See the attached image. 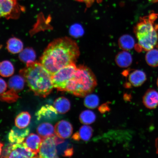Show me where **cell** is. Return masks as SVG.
Returning a JSON list of instances; mask_svg holds the SVG:
<instances>
[{"label":"cell","mask_w":158,"mask_h":158,"mask_svg":"<svg viewBox=\"0 0 158 158\" xmlns=\"http://www.w3.org/2000/svg\"><path fill=\"white\" fill-rule=\"evenodd\" d=\"M144 106L149 109H154L158 106V92L154 89H148L143 98Z\"/></svg>","instance_id":"13"},{"label":"cell","mask_w":158,"mask_h":158,"mask_svg":"<svg viewBox=\"0 0 158 158\" xmlns=\"http://www.w3.org/2000/svg\"><path fill=\"white\" fill-rule=\"evenodd\" d=\"M85 106L89 108L95 109L99 103V99L96 94H90L87 96L84 102Z\"/></svg>","instance_id":"27"},{"label":"cell","mask_w":158,"mask_h":158,"mask_svg":"<svg viewBox=\"0 0 158 158\" xmlns=\"http://www.w3.org/2000/svg\"><path fill=\"white\" fill-rule=\"evenodd\" d=\"M109 110V108L108 106L106 104H105L102 105V106H100L99 110L102 113H104L106 111H108Z\"/></svg>","instance_id":"32"},{"label":"cell","mask_w":158,"mask_h":158,"mask_svg":"<svg viewBox=\"0 0 158 158\" xmlns=\"http://www.w3.org/2000/svg\"><path fill=\"white\" fill-rule=\"evenodd\" d=\"M30 130L28 128H19L15 126L9 132L8 138L10 143H20L24 141L28 135Z\"/></svg>","instance_id":"11"},{"label":"cell","mask_w":158,"mask_h":158,"mask_svg":"<svg viewBox=\"0 0 158 158\" xmlns=\"http://www.w3.org/2000/svg\"><path fill=\"white\" fill-rule=\"evenodd\" d=\"M157 86L158 88V78L157 79Z\"/></svg>","instance_id":"37"},{"label":"cell","mask_w":158,"mask_h":158,"mask_svg":"<svg viewBox=\"0 0 158 158\" xmlns=\"http://www.w3.org/2000/svg\"><path fill=\"white\" fill-rule=\"evenodd\" d=\"M42 138L36 134L31 133L26 138L23 144L25 147L38 155Z\"/></svg>","instance_id":"14"},{"label":"cell","mask_w":158,"mask_h":158,"mask_svg":"<svg viewBox=\"0 0 158 158\" xmlns=\"http://www.w3.org/2000/svg\"><path fill=\"white\" fill-rule=\"evenodd\" d=\"M31 116L29 112H23L17 116L15 118V125L19 128H24L29 125Z\"/></svg>","instance_id":"20"},{"label":"cell","mask_w":158,"mask_h":158,"mask_svg":"<svg viewBox=\"0 0 158 158\" xmlns=\"http://www.w3.org/2000/svg\"><path fill=\"white\" fill-rule=\"evenodd\" d=\"M19 57L22 62L27 64L35 62L36 58V54L32 48H27L20 52Z\"/></svg>","instance_id":"22"},{"label":"cell","mask_w":158,"mask_h":158,"mask_svg":"<svg viewBox=\"0 0 158 158\" xmlns=\"http://www.w3.org/2000/svg\"><path fill=\"white\" fill-rule=\"evenodd\" d=\"M72 138L75 141H78L80 140V138L78 133H76L74 134Z\"/></svg>","instance_id":"33"},{"label":"cell","mask_w":158,"mask_h":158,"mask_svg":"<svg viewBox=\"0 0 158 158\" xmlns=\"http://www.w3.org/2000/svg\"><path fill=\"white\" fill-rule=\"evenodd\" d=\"M76 1L80 2H83L85 3L87 7H89L95 2H97L98 3L102 2V0H76Z\"/></svg>","instance_id":"29"},{"label":"cell","mask_w":158,"mask_h":158,"mask_svg":"<svg viewBox=\"0 0 158 158\" xmlns=\"http://www.w3.org/2000/svg\"><path fill=\"white\" fill-rule=\"evenodd\" d=\"M54 128L55 134L57 137L63 139L70 137L73 133L72 124L66 120H62L58 122Z\"/></svg>","instance_id":"12"},{"label":"cell","mask_w":158,"mask_h":158,"mask_svg":"<svg viewBox=\"0 0 158 158\" xmlns=\"http://www.w3.org/2000/svg\"><path fill=\"white\" fill-rule=\"evenodd\" d=\"M2 45H0V49H1V48H2Z\"/></svg>","instance_id":"38"},{"label":"cell","mask_w":158,"mask_h":158,"mask_svg":"<svg viewBox=\"0 0 158 158\" xmlns=\"http://www.w3.org/2000/svg\"><path fill=\"white\" fill-rule=\"evenodd\" d=\"M14 72V67L9 61L5 60L0 63V75L1 76L8 77L12 76Z\"/></svg>","instance_id":"23"},{"label":"cell","mask_w":158,"mask_h":158,"mask_svg":"<svg viewBox=\"0 0 158 158\" xmlns=\"http://www.w3.org/2000/svg\"><path fill=\"white\" fill-rule=\"evenodd\" d=\"M155 147L156 148V153L158 155V137L156 140Z\"/></svg>","instance_id":"34"},{"label":"cell","mask_w":158,"mask_h":158,"mask_svg":"<svg viewBox=\"0 0 158 158\" xmlns=\"http://www.w3.org/2000/svg\"><path fill=\"white\" fill-rule=\"evenodd\" d=\"M119 45L120 48L125 51L131 50L135 46V40L130 35H124L120 37Z\"/></svg>","instance_id":"21"},{"label":"cell","mask_w":158,"mask_h":158,"mask_svg":"<svg viewBox=\"0 0 158 158\" xmlns=\"http://www.w3.org/2000/svg\"><path fill=\"white\" fill-rule=\"evenodd\" d=\"M54 106L59 113L64 114L70 110L71 104L68 98L61 97L55 100Z\"/></svg>","instance_id":"16"},{"label":"cell","mask_w":158,"mask_h":158,"mask_svg":"<svg viewBox=\"0 0 158 158\" xmlns=\"http://www.w3.org/2000/svg\"><path fill=\"white\" fill-rule=\"evenodd\" d=\"M37 120L53 121L58 118V112L52 106L47 104L43 106L35 113Z\"/></svg>","instance_id":"10"},{"label":"cell","mask_w":158,"mask_h":158,"mask_svg":"<svg viewBox=\"0 0 158 158\" xmlns=\"http://www.w3.org/2000/svg\"><path fill=\"white\" fill-rule=\"evenodd\" d=\"M3 145V144L0 142V155H1L2 149Z\"/></svg>","instance_id":"35"},{"label":"cell","mask_w":158,"mask_h":158,"mask_svg":"<svg viewBox=\"0 0 158 158\" xmlns=\"http://www.w3.org/2000/svg\"><path fill=\"white\" fill-rule=\"evenodd\" d=\"M97 84L96 77L92 70L84 65H80L77 66L73 77L67 82L64 91L84 97L93 91Z\"/></svg>","instance_id":"4"},{"label":"cell","mask_w":158,"mask_h":158,"mask_svg":"<svg viewBox=\"0 0 158 158\" xmlns=\"http://www.w3.org/2000/svg\"><path fill=\"white\" fill-rule=\"evenodd\" d=\"M22 76H15L10 78L8 86L10 89L18 93L23 90L25 85V79Z\"/></svg>","instance_id":"19"},{"label":"cell","mask_w":158,"mask_h":158,"mask_svg":"<svg viewBox=\"0 0 158 158\" xmlns=\"http://www.w3.org/2000/svg\"><path fill=\"white\" fill-rule=\"evenodd\" d=\"M133 59L131 54L127 51H123L118 54L116 57V64L121 68H127L132 64Z\"/></svg>","instance_id":"18"},{"label":"cell","mask_w":158,"mask_h":158,"mask_svg":"<svg viewBox=\"0 0 158 158\" xmlns=\"http://www.w3.org/2000/svg\"><path fill=\"white\" fill-rule=\"evenodd\" d=\"M93 130L89 126H82L79 130V134L80 139L84 141H88L92 137Z\"/></svg>","instance_id":"28"},{"label":"cell","mask_w":158,"mask_h":158,"mask_svg":"<svg viewBox=\"0 0 158 158\" xmlns=\"http://www.w3.org/2000/svg\"><path fill=\"white\" fill-rule=\"evenodd\" d=\"M73 154V148H68L65 150L63 153V156L64 157H70Z\"/></svg>","instance_id":"31"},{"label":"cell","mask_w":158,"mask_h":158,"mask_svg":"<svg viewBox=\"0 0 158 158\" xmlns=\"http://www.w3.org/2000/svg\"><path fill=\"white\" fill-rule=\"evenodd\" d=\"M123 74L128 77V83L127 86L128 87L131 86L135 87L141 86L147 80L145 73L141 70L126 71L123 73Z\"/></svg>","instance_id":"9"},{"label":"cell","mask_w":158,"mask_h":158,"mask_svg":"<svg viewBox=\"0 0 158 158\" xmlns=\"http://www.w3.org/2000/svg\"><path fill=\"white\" fill-rule=\"evenodd\" d=\"M147 64L153 67L158 66V49L154 48L147 51L145 56Z\"/></svg>","instance_id":"24"},{"label":"cell","mask_w":158,"mask_h":158,"mask_svg":"<svg viewBox=\"0 0 158 158\" xmlns=\"http://www.w3.org/2000/svg\"><path fill=\"white\" fill-rule=\"evenodd\" d=\"M79 118L82 123L90 124L94 123L95 121L96 115L91 110H85L80 114Z\"/></svg>","instance_id":"25"},{"label":"cell","mask_w":158,"mask_h":158,"mask_svg":"<svg viewBox=\"0 0 158 158\" xmlns=\"http://www.w3.org/2000/svg\"><path fill=\"white\" fill-rule=\"evenodd\" d=\"M80 52L77 43L68 37L51 43L40 58V62L51 76L61 68L76 62Z\"/></svg>","instance_id":"1"},{"label":"cell","mask_w":158,"mask_h":158,"mask_svg":"<svg viewBox=\"0 0 158 158\" xmlns=\"http://www.w3.org/2000/svg\"><path fill=\"white\" fill-rule=\"evenodd\" d=\"M18 6L15 0H0V18H15L16 16L15 15L19 13Z\"/></svg>","instance_id":"8"},{"label":"cell","mask_w":158,"mask_h":158,"mask_svg":"<svg viewBox=\"0 0 158 158\" xmlns=\"http://www.w3.org/2000/svg\"><path fill=\"white\" fill-rule=\"evenodd\" d=\"M7 85L3 79L0 78V94L4 93L6 90Z\"/></svg>","instance_id":"30"},{"label":"cell","mask_w":158,"mask_h":158,"mask_svg":"<svg viewBox=\"0 0 158 158\" xmlns=\"http://www.w3.org/2000/svg\"><path fill=\"white\" fill-rule=\"evenodd\" d=\"M150 2L156 3L158 2V0H148Z\"/></svg>","instance_id":"36"},{"label":"cell","mask_w":158,"mask_h":158,"mask_svg":"<svg viewBox=\"0 0 158 158\" xmlns=\"http://www.w3.org/2000/svg\"><path fill=\"white\" fill-rule=\"evenodd\" d=\"M23 47L22 41L15 37L10 39L7 43L6 48L8 51L13 54L21 52L23 50Z\"/></svg>","instance_id":"17"},{"label":"cell","mask_w":158,"mask_h":158,"mask_svg":"<svg viewBox=\"0 0 158 158\" xmlns=\"http://www.w3.org/2000/svg\"><path fill=\"white\" fill-rule=\"evenodd\" d=\"M1 157L36 158L37 154L33 152L23 143L10 144L3 150Z\"/></svg>","instance_id":"6"},{"label":"cell","mask_w":158,"mask_h":158,"mask_svg":"<svg viewBox=\"0 0 158 158\" xmlns=\"http://www.w3.org/2000/svg\"><path fill=\"white\" fill-rule=\"evenodd\" d=\"M20 74L35 95L44 98L52 92L54 86L51 75L40 62L27 63Z\"/></svg>","instance_id":"2"},{"label":"cell","mask_w":158,"mask_h":158,"mask_svg":"<svg viewBox=\"0 0 158 158\" xmlns=\"http://www.w3.org/2000/svg\"><path fill=\"white\" fill-rule=\"evenodd\" d=\"M158 14L152 13L140 18L134 29L138 43L135 49L140 52L158 47Z\"/></svg>","instance_id":"3"},{"label":"cell","mask_w":158,"mask_h":158,"mask_svg":"<svg viewBox=\"0 0 158 158\" xmlns=\"http://www.w3.org/2000/svg\"><path fill=\"white\" fill-rule=\"evenodd\" d=\"M55 136L42 139L38 153L39 157L43 158H58V152L55 141Z\"/></svg>","instance_id":"7"},{"label":"cell","mask_w":158,"mask_h":158,"mask_svg":"<svg viewBox=\"0 0 158 158\" xmlns=\"http://www.w3.org/2000/svg\"><path fill=\"white\" fill-rule=\"evenodd\" d=\"M77 66L75 63L61 68L51 76L54 87L60 91H64L65 86L76 72Z\"/></svg>","instance_id":"5"},{"label":"cell","mask_w":158,"mask_h":158,"mask_svg":"<svg viewBox=\"0 0 158 158\" xmlns=\"http://www.w3.org/2000/svg\"><path fill=\"white\" fill-rule=\"evenodd\" d=\"M37 132L42 139H44L55 135V128L52 124L44 123L40 124L38 126Z\"/></svg>","instance_id":"15"},{"label":"cell","mask_w":158,"mask_h":158,"mask_svg":"<svg viewBox=\"0 0 158 158\" xmlns=\"http://www.w3.org/2000/svg\"><path fill=\"white\" fill-rule=\"evenodd\" d=\"M17 93L15 90L10 89L8 91L0 94V100L8 103L15 102L19 98Z\"/></svg>","instance_id":"26"}]
</instances>
